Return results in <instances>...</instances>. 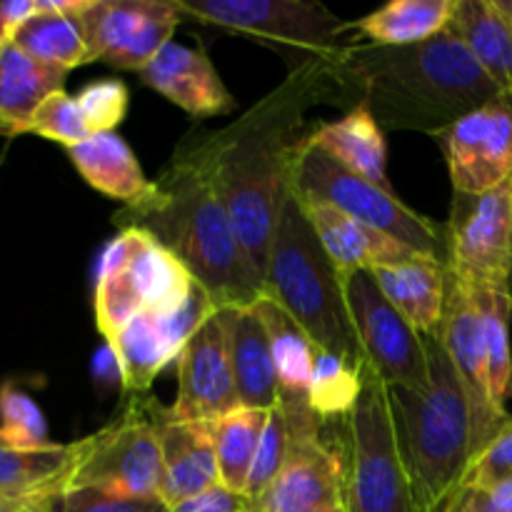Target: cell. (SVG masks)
<instances>
[{"instance_id":"6da1fadb","label":"cell","mask_w":512,"mask_h":512,"mask_svg":"<svg viewBox=\"0 0 512 512\" xmlns=\"http://www.w3.org/2000/svg\"><path fill=\"white\" fill-rule=\"evenodd\" d=\"M333 100L330 60L298 65L288 78L235 123L188 143L210 165L235 235L265 285L280 210L293 193V173L305 138V113Z\"/></svg>"},{"instance_id":"7a4b0ae2","label":"cell","mask_w":512,"mask_h":512,"mask_svg":"<svg viewBox=\"0 0 512 512\" xmlns=\"http://www.w3.org/2000/svg\"><path fill=\"white\" fill-rule=\"evenodd\" d=\"M333 103L368 105L383 130L438 135L505 100L450 28L418 45L350 43L330 60Z\"/></svg>"},{"instance_id":"3957f363","label":"cell","mask_w":512,"mask_h":512,"mask_svg":"<svg viewBox=\"0 0 512 512\" xmlns=\"http://www.w3.org/2000/svg\"><path fill=\"white\" fill-rule=\"evenodd\" d=\"M120 228H140L183 263L218 308H253L265 293L235 235L203 155L185 140L153 180V193L115 213Z\"/></svg>"},{"instance_id":"277c9868","label":"cell","mask_w":512,"mask_h":512,"mask_svg":"<svg viewBox=\"0 0 512 512\" xmlns=\"http://www.w3.org/2000/svg\"><path fill=\"white\" fill-rule=\"evenodd\" d=\"M430 390H390L395 425L418 490L420 508L433 512L453 503L475 458L468 395L450 363L438 330L425 333Z\"/></svg>"},{"instance_id":"5b68a950","label":"cell","mask_w":512,"mask_h":512,"mask_svg":"<svg viewBox=\"0 0 512 512\" xmlns=\"http://www.w3.org/2000/svg\"><path fill=\"white\" fill-rule=\"evenodd\" d=\"M263 295L273 298L320 350L355 365L365 363L345 303L343 273L323 248L295 193L280 210Z\"/></svg>"},{"instance_id":"8992f818","label":"cell","mask_w":512,"mask_h":512,"mask_svg":"<svg viewBox=\"0 0 512 512\" xmlns=\"http://www.w3.org/2000/svg\"><path fill=\"white\" fill-rule=\"evenodd\" d=\"M338 455L348 512H425L395 425L390 390L373 368H363V393L338 423L323 425Z\"/></svg>"},{"instance_id":"52a82bcc","label":"cell","mask_w":512,"mask_h":512,"mask_svg":"<svg viewBox=\"0 0 512 512\" xmlns=\"http://www.w3.org/2000/svg\"><path fill=\"white\" fill-rule=\"evenodd\" d=\"M195 280L170 250L140 228H120L100 255L95 278V328L105 343L140 313H173Z\"/></svg>"},{"instance_id":"ba28073f","label":"cell","mask_w":512,"mask_h":512,"mask_svg":"<svg viewBox=\"0 0 512 512\" xmlns=\"http://www.w3.org/2000/svg\"><path fill=\"white\" fill-rule=\"evenodd\" d=\"M183 20L215 25L278 50L290 70L313 60H333L353 23L310 0H173Z\"/></svg>"},{"instance_id":"9c48e42d","label":"cell","mask_w":512,"mask_h":512,"mask_svg":"<svg viewBox=\"0 0 512 512\" xmlns=\"http://www.w3.org/2000/svg\"><path fill=\"white\" fill-rule=\"evenodd\" d=\"M293 190L303 198L323 200L340 213L390 235L405 248L425 258L448 263V235L445 225L435 223L428 215H420L405 205L393 188L373 183L353 170L343 168L305 138L293 173Z\"/></svg>"},{"instance_id":"30bf717a","label":"cell","mask_w":512,"mask_h":512,"mask_svg":"<svg viewBox=\"0 0 512 512\" xmlns=\"http://www.w3.org/2000/svg\"><path fill=\"white\" fill-rule=\"evenodd\" d=\"M168 408L148 395H130L118 415L98 433L83 438V458L70 488L113 490L158 498L163 478V423Z\"/></svg>"},{"instance_id":"8fae6325","label":"cell","mask_w":512,"mask_h":512,"mask_svg":"<svg viewBox=\"0 0 512 512\" xmlns=\"http://www.w3.org/2000/svg\"><path fill=\"white\" fill-rule=\"evenodd\" d=\"M343 288L365 363L388 388L400 385L428 393L430 363L425 335L418 333L385 298L370 270L343 273Z\"/></svg>"},{"instance_id":"7c38bea8","label":"cell","mask_w":512,"mask_h":512,"mask_svg":"<svg viewBox=\"0 0 512 512\" xmlns=\"http://www.w3.org/2000/svg\"><path fill=\"white\" fill-rule=\"evenodd\" d=\"M448 270L468 288H508L512 270V180L480 195L453 193Z\"/></svg>"},{"instance_id":"4fadbf2b","label":"cell","mask_w":512,"mask_h":512,"mask_svg":"<svg viewBox=\"0 0 512 512\" xmlns=\"http://www.w3.org/2000/svg\"><path fill=\"white\" fill-rule=\"evenodd\" d=\"M208 293L195 283L193 293L173 313H140L118 330L110 348L123 368V390L145 395L153 380L180 358L185 343L218 313Z\"/></svg>"},{"instance_id":"5bb4252c","label":"cell","mask_w":512,"mask_h":512,"mask_svg":"<svg viewBox=\"0 0 512 512\" xmlns=\"http://www.w3.org/2000/svg\"><path fill=\"white\" fill-rule=\"evenodd\" d=\"M438 335L443 348L463 383L465 395L473 415V440L475 455L500 433L510 415L495 410L488 388V353H485V328L483 313L475 303L473 293L465 283H460L448 270L445 285L443 320L438 325ZM475 460V458H473Z\"/></svg>"},{"instance_id":"9a60e30c","label":"cell","mask_w":512,"mask_h":512,"mask_svg":"<svg viewBox=\"0 0 512 512\" xmlns=\"http://www.w3.org/2000/svg\"><path fill=\"white\" fill-rule=\"evenodd\" d=\"M453 193L480 195L512 180V103L495 100L435 135Z\"/></svg>"},{"instance_id":"2e32d148","label":"cell","mask_w":512,"mask_h":512,"mask_svg":"<svg viewBox=\"0 0 512 512\" xmlns=\"http://www.w3.org/2000/svg\"><path fill=\"white\" fill-rule=\"evenodd\" d=\"M240 410L220 310L185 343L178 358V395L168 413L183 423H213Z\"/></svg>"},{"instance_id":"e0dca14e","label":"cell","mask_w":512,"mask_h":512,"mask_svg":"<svg viewBox=\"0 0 512 512\" xmlns=\"http://www.w3.org/2000/svg\"><path fill=\"white\" fill-rule=\"evenodd\" d=\"M253 308L270 335L278 375V408L285 415L290 440L323 438V423L310 408V380L318 345L268 295H263Z\"/></svg>"},{"instance_id":"ac0fdd59","label":"cell","mask_w":512,"mask_h":512,"mask_svg":"<svg viewBox=\"0 0 512 512\" xmlns=\"http://www.w3.org/2000/svg\"><path fill=\"white\" fill-rule=\"evenodd\" d=\"M343 503L338 455L323 438L290 440L278 478L253 500L250 512H313Z\"/></svg>"},{"instance_id":"d6986e66","label":"cell","mask_w":512,"mask_h":512,"mask_svg":"<svg viewBox=\"0 0 512 512\" xmlns=\"http://www.w3.org/2000/svg\"><path fill=\"white\" fill-rule=\"evenodd\" d=\"M143 83L193 118H215L235 110V100L203 48L168 43L148 68Z\"/></svg>"},{"instance_id":"ffe728a7","label":"cell","mask_w":512,"mask_h":512,"mask_svg":"<svg viewBox=\"0 0 512 512\" xmlns=\"http://www.w3.org/2000/svg\"><path fill=\"white\" fill-rule=\"evenodd\" d=\"M295 193V190H293ZM298 195V193H295ZM310 225L318 233L320 243L328 250L333 263L338 265L340 273L350 270H375L383 265H398L405 260L418 258L420 253L405 248L403 243L393 240L390 235L340 213L333 205L315 198H303L298 195Z\"/></svg>"},{"instance_id":"44dd1931","label":"cell","mask_w":512,"mask_h":512,"mask_svg":"<svg viewBox=\"0 0 512 512\" xmlns=\"http://www.w3.org/2000/svg\"><path fill=\"white\" fill-rule=\"evenodd\" d=\"M228 355L233 368L240 408H278V375H275L270 335L255 308H220Z\"/></svg>"},{"instance_id":"7402d4cb","label":"cell","mask_w":512,"mask_h":512,"mask_svg":"<svg viewBox=\"0 0 512 512\" xmlns=\"http://www.w3.org/2000/svg\"><path fill=\"white\" fill-rule=\"evenodd\" d=\"M160 440H163V478H160L158 498L170 510L220 483L213 425L183 423L173 420L168 413Z\"/></svg>"},{"instance_id":"603a6c76","label":"cell","mask_w":512,"mask_h":512,"mask_svg":"<svg viewBox=\"0 0 512 512\" xmlns=\"http://www.w3.org/2000/svg\"><path fill=\"white\" fill-rule=\"evenodd\" d=\"M448 28L512 103V23L500 0H455Z\"/></svg>"},{"instance_id":"cb8c5ba5","label":"cell","mask_w":512,"mask_h":512,"mask_svg":"<svg viewBox=\"0 0 512 512\" xmlns=\"http://www.w3.org/2000/svg\"><path fill=\"white\" fill-rule=\"evenodd\" d=\"M80 0H38V10L15 28L10 43L50 68L73 70L88 63V45L78 20Z\"/></svg>"},{"instance_id":"d4e9b609","label":"cell","mask_w":512,"mask_h":512,"mask_svg":"<svg viewBox=\"0 0 512 512\" xmlns=\"http://www.w3.org/2000/svg\"><path fill=\"white\" fill-rule=\"evenodd\" d=\"M68 70L50 68L28 58L13 43H0V138L28 133L38 105L65 90Z\"/></svg>"},{"instance_id":"484cf974","label":"cell","mask_w":512,"mask_h":512,"mask_svg":"<svg viewBox=\"0 0 512 512\" xmlns=\"http://www.w3.org/2000/svg\"><path fill=\"white\" fill-rule=\"evenodd\" d=\"M378 280L385 298L398 308V313L413 325L418 333H433L443 320L445 285H448V265L440 260L418 255L398 265H383L370 270Z\"/></svg>"},{"instance_id":"4316f807","label":"cell","mask_w":512,"mask_h":512,"mask_svg":"<svg viewBox=\"0 0 512 512\" xmlns=\"http://www.w3.org/2000/svg\"><path fill=\"white\" fill-rule=\"evenodd\" d=\"M308 143L338 160L343 168L390 188L388 183V145L385 130L370 113L368 105H350L343 118L323 123L308 135Z\"/></svg>"},{"instance_id":"83f0119b","label":"cell","mask_w":512,"mask_h":512,"mask_svg":"<svg viewBox=\"0 0 512 512\" xmlns=\"http://www.w3.org/2000/svg\"><path fill=\"white\" fill-rule=\"evenodd\" d=\"M65 150L85 183L108 198L135 205L153 193V180H148L130 145L118 133L90 135Z\"/></svg>"},{"instance_id":"f1b7e54d","label":"cell","mask_w":512,"mask_h":512,"mask_svg":"<svg viewBox=\"0 0 512 512\" xmlns=\"http://www.w3.org/2000/svg\"><path fill=\"white\" fill-rule=\"evenodd\" d=\"M80 458H83V438L73 440V443H53L35 450L3 448L0 445V493H65L73 483Z\"/></svg>"},{"instance_id":"f546056e","label":"cell","mask_w":512,"mask_h":512,"mask_svg":"<svg viewBox=\"0 0 512 512\" xmlns=\"http://www.w3.org/2000/svg\"><path fill=\"white\" fill-rule=\"evenodd\" d=\"M165 8V0H80L78 20L88 45V63H105L133 43Z\"/></svg>"},{"instance_id":"4dcf8cb0","label":"cell","mask_w":512,"mask_h":512,"mask_svg":"<svg viewBox=\"0 0 512 512\" xmlns=\"http://www.w3.org/2000/svg\"><path fill=\"white\" fill-rule=\"evenodd\" d=\"M453 8L455 0H393L353 20V30L375 45H418L448 28Z\"/></svg>"},{"instance_id":"1f68e13d","label":"cell","mask_w":512,"mask_h":512,"mask_svg":"<svg viewBox=\"0 0 512 512\" xmlns=\"http://www.w3.org/2000/svg\"><path fill=\"white\" fill-rule=\"evenodd\" d=\"M485 328V353H488V388L495 410L508 415L512 398V350H510V315L512 298L508 288H470Z\"/></svg>"},{"instance_id":"d6a6232c","label":"cell","mask_w":512,"mask_h":512,"mask_svg":"<svg viewBox=\"0 0 512 512\" xmlns=\"http://www.w3.org/2000/svg\"><path fill=\"white\" fill-rule=\"evenodd\" d=\"M270 410L240 408L225 418L213 420V443L218 455L220 483L245 495L250 468L258 453L260 438L268 425Z\"/></svg>"},{"instance_id":"836d02e7","label":"cell","mask_w":512,"mask_h":512,"mask_svg":"<svg viewBox=\"0 0 512 512\" xmlns=\"http://www.w3.org/2000/svg\"><path fill=\"white\" fill-rule=\"evenodd\" d=\"M363 365H355L328 350H315L310 408L323 425L338 423L358 403L363 393Z\"/></svg>"},{"instance_id":"e575fe53","label":"cell","mask_w":512,"mask_h":512,"mask_svg":"<svg viewBox=\"0 0 512 512\" xmlns=\"http://www.w3.org/2000/svg\"><path fill=\"white\" fill-rule=\"evenodd\" d=\"M0 445L20 450L53 445L40 405L15 383L0 385Z\"/></svg>"},{"instance_id":"d590c367","label":"cell","mask_w":512,"mask_h":512,"mask_svg":"<svg viewBox=\"0 0 512 512\" xmlns=\"http://www.w3.org/2000/svg\"><path fill=\"white\" fill-rule=\"evenodd\" d=\"M28 133L53 140V143L65 145V148H73V145L90 138V130L78 108V100H75V95L65 93V90L48 95L38 105V110L30 118Z\"/></svg>"},{"instance_id":"8d00e7d4","label":"cell","mask_w":512,"mask_h":512,"mask_svg":"<svg viewBox=\"0 0 512 512\" xmlns=\"http://www.w3.org/2000/svg\"><path fill=\"white\" fill-rule=\"evenodd\" d=\"M290 453V433L288 423H285V415L280 408H273L268 415V425H265V433L260 438L258 453H255L253 468H250L248 485H245V495L250 500L258 498L275 478L283 470L285 460Z\"/></svg>"},{"instance_id":"74e56055","label":"cell","mask_w":512,"mask_h":512,"mask_svg":"<svg viewBox=\"0 0 512 512\" xmlns=\"http://www.w3.org/2000/svg\"><path fill=\"white\" fill-rule=\"evenodd\" d=\"M78 108L83 113L90 135L115 133L128 113L130 93L120 80H95L88 83L78 95Z\"/></svg>"},{"instance_id":"f35d334b","label":"cell","mask_w":512,"mask_h":512,"mask_svg":"<svg viewBox=\"0 0 512 512\" xmlns=\"http://www.w3.org/2000/svg\"><path fill=\"white\" fill-rule=\"evenodd\" d=\"M55 512H173L160 498L123 495L103 488H68L55 500Z\"/></svg>"},{"instance_id":"ab89813d","label":"cell","mask_w":512,"mask_h":512,"mask_svg":"<svg viewBox=\"0 0 512 512\" xmlns=\"http://www.w3.org/2000/svg\"><path fill=\"white\" fill-rule=\"evenodd\" d=\"M512 478V415L500 433L475 455L463 485H495Z\"/></svg>"},{"instance_id":"60d3db41","label":"cell","mask_w":512,"mask_h":512,"mask_svg":"<svg viewBox=\"0 0 512 512\" xmlns=\"http://www.w3.org/2000/svg\"><path fill=\"white\" fill-rule=\"evenodd\" d=\"M448 512H512V478L495 485H460Z\"/></svg>"},{"instance_id":"b9f144b4","label":"cell","mask_w":512,"mask_h":512,"mask_svg":"<svg viewBox=\"0 0 512 512\" xmlns=\"http://www.w3.org/2000/svg\"><path fill=\"white\" fill-rule=\"evenodd\" d=\"M250 508H253V500L248 495L218 483L213 488L203 490L200 495H195V498L175 505L173 512H250Z\"/></svg>"},{"instance_id":"7bdbcfd3","label":"cell","mask_w":512,"mask_h":512,"mask_svg":"<svg viewBox=\"0 0 512 512\" xmlns=\"http://www.w3.org/2000/svg\"><path fill=\"white\" fill-rule=\"evenodd\" d=\"M93 378L95 385H100V390L123 388V368H120L118 355L108 343H103V348L93 355Z\"/></svg>"},{"instance_id":"ee69618b","label":"cell","mask_w":512,"mask_h":512,"mask_svg":"<svg viewBox=\"0 0 512 512\" xmlns=\"http://www.w3.org/2000/svg\"><path fill=\"white\" fill-rule=\"evenodd\" d=\"M38 10V0H8L0 3V43H8L10 35L15 33L23 20L35 15Z\"/></svg>"},{"instance_id":"f6af8a7d","label":"cell","mask_w":512,"mask_h":512,"mask_svg":"<svg viewBox=\"0 0 512 512\" xmlns=\"http://www.w3.org/2000/svg\"><path fill=\"white\" fill-rule=\"evenodd\" d=\"M58 495L0 493V512H55Z\"/></svg>"},{"instance_id":"bcb514c9","label":"cell","mask_w":512,"mask_h":512,"mask_svg":"<svg viewBox=\"0 0 512 512\" xmlns=\"http://www.w3.org/2000/svg\"><path fill=\"white\" fill-rule=\"evenodd\" d=\"M313 512H348V510H345V505L340 503V505H330V508H320V510H313Z\"/></svg>"},{"instance_id":"7dc6e473","label":"cell","mask_w":512,"mask_h":512,"mask_svg":"<svg viewBox=\"0 0 512 512\" xmlns=\"http://www.w3.org/2000/svg\"><path fill=\"white\" fill-rule=\"evenodd\" d=\"M500 3H503L505 13H508V15H510V23H512V0H500Z\"/></svg>"},{"instance_id":"c3c4849f","label":"cell","mask_w":512,"mask_h":512,"mask_svg":"<svg viewBox=\"0 0 512 512\" xmlns=\"http://www.w3.org/2000/svg\"><path fill=\"white\" fill-rule=\"evenodd\" d=\"M508 293H510V298H512V270H510V278H508Z\"/></svg>"},{"instance_id":"681fc988","label":"cell","mask_w":512,"mask_h":512,"mask_svg":"<svg viewBox=\"0 0 512 512\" xmlns=\"http://www.w3.org/2000/svg\"><path fill=\"white\" fill-rule=\"evenodd\" d=\"M448 508H450V505H443V508H438V510H433V512H448Z\"/></svg>"}]
</instances>
